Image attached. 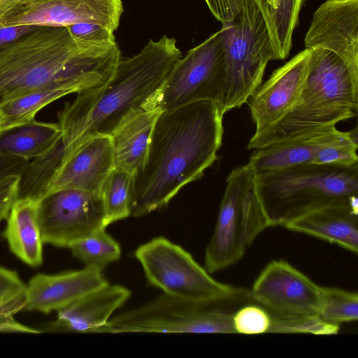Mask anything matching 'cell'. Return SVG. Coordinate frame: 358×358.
I'll return each mask as SVG.
<instances>
[{
	"mask_svg": "<svg viewBox=\"0 0 358 358\" xmlns=\"http://www.w3.org/2000/svg\"><path fill=\"white\" fill-rule=\"evenodd\" d=\"M222 107L201 101L162 112L143 166L134 174L130 216L161 208L217 159L224 134Z\"/></svg>",
	"mask_w": 358,
	"mask_h": 358,
	"instance_id": "1",
	"label": "cell"
},
{
	"mask_svg": "<svg viewBox=\"0 0 358 358\" xmlns=\"http://www.w3.org/2000/svg\"><path fill=\"white\" fill-rule=\"evenodd\" d=\"M120 59L115 41L91 43L66 27H36L0 47V104L53 87L77 94L99 87L113 77Z\"/></svg>",
	"mask_w": 358,
	"mask_h": 358,
	"instance_id": "2",
	"label": "cell"
},
{
	"mask_svg": "<svg viewBox=\"0 0 358 358\" xmlns=\"http://www.w3.org/2000/svg\"><path fill=\"white\" fill-rule=\"evenodd\" d=\"M182 52L176 40L150 39L136 55L120 59L105 85L83 91L57 113L62 163L88 140L110 135L137 112L156 108L158 94Z\"/></svg>",
	"mask_w": 358,
	"mask_h": 358,
	"instance_id": "3",
	"label": "cell"
},
{
	"mask_svg": "<svg viewBox=\"0 0 358 358\" xmlns=\"http://www.w3.org/2000/svg\"><path fill=\"white\" fill-rule=\"evenodd\" d=\"M358 81L334 52L311 50L305 87L296 106L275 123L255 132L248 149L297 138L312 131L355 117Z\"/></svg>",
	"mask_w": 358,
	"mask_h": 358,
	"instance_id": "4",
	"label": "cell"
},
{
	"mask_svg": "<svg viewBox=\"0 0 358 358\" xmlns=\"http://www.w3.org/2000/svg\"><path fill=\"white\" fill-rule=\"evenodd\" d=\"M253 189L269 227H285L314 210L358 201V163L296 164L254 176Z\"/></svg>",
	"mask_w": 358,
	"mask_h": 358,
	"instance_id": "5",
	"label": "cell"
},
{
	"mask_svg": "<svg viewBox=\"0 0 358 358\" xmlns=\"http://www.w3.org/2000/svg\"><path fill=\"white\" fill-rule=\"evenodd\" d=\"M224 113L241 107L262 85L266 67L273 59L269 34L253 0H246L235 20L223 25Z\"/></svg>",
	"mask_w": 358,
	"mask_h": 358,
	"instance_id": "6",
	"label": "cell"
},
{
	"mask_svg": "<svg viewBox=\"0 0 358 358\" xmlns=\"http://www.w3.org/2000/svg\"><path fill=\"white\" fill-rule=\"evenodd\" d=\"M253 172L245 165L227 179L214 232L205 252V267L215 273L238 262L248 248L269 227L253 189Z\"/></svg>",
	"mask_w": 358,
	"mask_h": 358,
	"instance_id": "7",
	"label": "cell"
},
{
	"mask_svg": "<svg viewBox=\"0 0 358 358\" xmlns=\"http://www.w3.org/2000/svg\"><path fill=\"white\" fill-rule=\"evenodd\" d=\"M134 255L148 281L167 295L220 303L236 298L243 292L215 280L187 251L164 237L159 236L141 245Z\"/></svg>",
	"mask_w": 358,
	"mask_h": 358,
	"instance_id": "8",
	"label": "cell"
},
{
	"mask_svg": "<svg viewBox=\"0 0 358 358\" xmlns=\"http://www.w3.org/2000/svg\"><path fill=\"white\" fill-rule=\"evenodd\" d=\"M164 294L110 317L92 333H236L233 314L215 305Z\"/></svg>",
	"mask_w": 358,
	"mask_h": 358,
	"instance_id": "9",
	"label": "cell"
},
{
	"mask_svg": "<svg viewBox=\"0 0 358 358\" xmlns=\"http://www.w3.org/2000/svg\"><path fill=\"white\" fill-rule=\"evenodd\" d=\"M224 96L221 29L176 62L158 94L155 106L161 112L201 101H212L222 107Z\"/></svg>",
	"mask_w": 358,
	"mask_h": 358,
	"instance_id": "10",
	"label": "cell"
},
{
	"mask_svg": "<svg viewBox=\"0 0 358 358\" xmlns=\"http://www.w3.org/2000/svg\"><path fill=\"white\" fill-rule=\"evenodd\" d=\"M39 223L44 243L68 248L108 226L99 194L66 189L39 201Z\"/></svg>",
	"mask_w": 358,
	"mask_h": 358,
	"instance_id": "11",
	"label": "cell"
},
{
	"mask_svg": "<svg viewBox=\"0 0 358 358\" xmlns=\"http://www.w3.org/2000/svg\"><path fill=\"white\" fill-rule=\"evenodd\" d=\"M122 11L121 0H21L0 15V28L92 22L115 31Z\"/></svg>",
	"mask_w": 358,
	"mask_h": 358,
	"instance_id": "12",
	"label": "cell"
},
{
	"mask_svg": "<svg viewBox=\"0 0 358 358\" xmlns=\"http://www.w3.org/2000/svg\"><path fill=\"white\" fill-rule=\"evenodd\" d=\"M320 286L282 259L268 263L248 296L275 313L317 314Z\"/></svg>",
	"mask_w": 358,
	"mask_h": 358,
	"instance_id": "13",
	"label": "cell"
},
{
	"mask_svg": "<svg viewBox=\"0 0 358 358\" xmlns=\"http://www.w3.org/2000/svg\"><path fill=\"white\" fill-rule=\"evenodd\" d=\"M304 45L334 52L358 81V0H327L322 3L313 13Z\"/></svg>",
	"mask_w": 358,
	"mask_h": 358,
	"instance_id": "14",
	"label": "cell"
},
{
	"mask_svg": "<svg viewBox=\"0 0 358 358\" xmlns=\"http://www.w3.org/2000/svg\"><path fill=\"white\" fill-rule=\"evenodd\" d=\"M310 56L311 50L305 48L273 71L249 98L255 132L275 123L296 106L306 85Z\"/></svg>",
	"mask_w": 358,
	"mask_h": 358,
	"instance_id": "15",
	"label": "cell"
},
{
	"mask_svg": "<svg viewBox=\"0 0 358 358\" xmlns=\"http://www.w3.org/2000/svg\"><path fill=\"white\" fill-rule=\"evenodd\" d=\"M113 169L110 137L92 138L62 163L47 185L43 197L66 189L100 194L103 182Z\"/></svg>",
	"mask_w": 358,
	"mask_h": 358,
	"instance_id": "16",
	"label": "cell"
},
{
	"mask_svg": "<svg viewBox=\"0 0 358 358\" xmlns=\"http://www.w3.org/2000/svg\"><path fill=\"white\" fill-rule=\"evenodd\" d=\"M108 282L101 271L85 267L57 274L39 273L26 285L24 310L58 311Z\"/></svg>",
	"mask_w": 358,
	"mask_h": 358,
	"instance_id": "17",
	"label": "cell"
},
{
	"mask_svg": "<svg viewBox=\"0 0 358 358\" xmlns=\"http://www.w3.org/2000/svg\"><path fill=\"white\" fill-rule=\"evenodd\" d=\"M130 295L127 288L107 282L58 310L55 320L38 329L41 333H92L105 324Z\"/></svg>",
	"mask_w": 358,
	"mask_h": 358,
	"instance_id": "18",
	"label": "cell"
},
{
	"mask_svg": "<svg viewBox=\"0 0 358 358\" xmlns=\"http://www.w3.org/2000/svg\"><path fill=\"white\" fill-rule=\"evenodd\" d=\"M342 132L336 125H329L295 139L255 149L246 166L254 176H257L313 162L316 152L336 140Z\"/></svg>",
	"mask_w": 358,
	"mask_h": 358,
	"instance_id": "19",
	"label": "cell"
},
{
	"mask_svg": "<svg viewBox=\"0 0 358 358\" xmlns=\"http://www.w3.org/2000/svg\"><path fill=\"white\" fill-rule=\"evenodd\" d=\"M358 252V201L338 203L314 210L285 227Z\"/></svg>",
	"mask_w": 358,
	"mask_h": 358,
	"instance_id": "20",
	"label": "cell"
},
{
	"mask_svg": "<svg viewBox=\"0 0 358 358\" xmlns=\"http://www.w3.org/2000/svg\"><path fill=\"white\" fill-rule=\"evenodd\" d=\"M39 201L30 198L17 199L6 217V226L3 232L10 250L31 267L41 266L43 259Z\"/></svg>",
	"mask_w": 358,
	"mask_h": 358,
	"instance_id": "21",
	"label": "cell"
},
{
	"mask_svg": "<svg viewBox=\"0 0 358 358\" xmlns=\"http://www.w3.org/2000/svg\"><path fill=\"white\" fill-rule=\"evenodd\" d=\"M162 112L145 109L127 119L111 135L114 168L134 174L143 166L156 120Z\"/></svg>",
	"mask_w": 358,
	"mask_h": 358,
	"instance_id": "22",
	"label": "cell"
},
{
	"mask_svg": "<svg viewBox=\"0 0 358 358\" xmlns=\"http://www.w3.org/2000/svg\"><path fill=\"white\" fill-rule=\"evenodd\" d=\"M267 27L273 59L287 58L306 0H253Z\"/></svg>",
	"mask_w": 358,
	"mask_h": 358,
	"instance_id": "23",
	"label": "cell"
},
{
	"mask_svg": "<svg viewBox=\"0 0 358 358\" xmlns=\"http://www.w3.org/2000/svg\"><path fill=\"white\" fill-rule=\"evenodd\" d=\"M61 138L57 123L36 120L0 131V154L13 155L31 161L45 152Z\"/></svg>",
	"mask_w": 358,
	"mask_h": 358,
	"instance_id": "24",
	"label": "cell"
},
{
	"mask_svg": "<svg viewBox=\"0 0 358 358\" xmlns=\"http://www.w3.org/2000/svg\"><path fill=\"white\" fill-rule=\"evenodd\" d=\"M74 93L67 87H53L31 92L0 104V131L36 120V114L52 102Z\"/></svg>",
	"mask_w": 358,
	"mask_h": 358,
	"instance_id": "25",
	"label": "cell"
},
{
	"mask_svg": "<svg viewBox=\"0 0 358 358\" xmlns=\"http://www.w3.org/2000/svg\"><path fill=\"white\" fill-rule=\"evenodd\" d=\"M134 174L114 168L103 182L100 195L108 225L130 216Z\"/></svg>",
	"mask_w": 358,
	"mask_h": 358,
	"instance_id": "26",
	"label": "cell"
},
{
	"mask_svg": "<svg viewBox=\"0 0 358 358\" xmlns=\"http://www.w3.org/2000/svg\"><path fill=\"white\" fill-rule=\"evenodd\" d=\"M73 257L81 261L85 267L101 271L121 255L119 243L105 229L77 241L70 245Z\"/></svg>",
	"mask_w": 358,
	"mask_h": 358,
	"instance_id": "27",
	"label": "cell"
},
{
	"mask_svg": "<svg viewBox=\"0 0 358 358\" xmlns=\"http://www.w3.org/2000/svg\"><path fill=\"white\" fill-rule=\"evenodd\" d=\"M317 315L325 322L338 325L357 320V293L320 287Z\"/></svg>",
	"mask_w": 358,
	"mask_h": 358,
	"instance_id": "28",
	"label": "cell"
},
{
	"mask_svg": "<svg viewBox=\"0 0 358 358\" xmlns=\"http://www.w3.org/2000/svg\"><path fill=\"white\" fill-rule=\"evenodd\" d=\"M269 313L271 325L268 333L333 335L337 334L340 329V325L327 322L315 313Z\"/></svg>",
	"mask_w": 358,
	"mask_h": 358,
	"instance_id": "29",
	"label": "cell"
},
{
	"mask_svg": "<svg viewBox=\"0 0 358 358\" xmlns=\"http://www.w3.org/2000/svg\"><path fill=\"white\" fill-rule=\"evenodd\" d=\"M357 130L344 132L334 141L321 148L313 163L350 166L358 163Z\"/></svg>",
	"mask_w": 358,
	"mask_h": 358,
	"instance_id": "30",
	"label": "cell"
},
{
	"mask_svg": "<svg viewBox=\"0 0 358 358\" xmlns=\"http://www.w3.org/2000/svg\"><path fill=\"white\" fill-rule=\"evenodd\" d=\"M233 324L236 333L248 335L268 333L271 315L262 306H246L233 314Z\"/></svg>",
	"mask_w": 358,
	"mask_h": 358,
	"instance_id": "31",
	"label": "cell"
},
{
	"mask_svg": "<svg viewBox=\"0 0 358 358\" xmlns=\"http://www.w3.org/2000/svg\"><path fill=\"white\" fill-rule=\"evenodd\" d=\"M25 306V295L13 301L0 304V333L38 334L41 332L38 329L26 326L15 320V315Z\"/></svg>",
	"mask_w": 358,
	"mask_h": 358,
	"instance_id": "32",
	"label": "cell"
},
{
	"mask_svg": "<svg viewBox=\"0 0 358 358\" xmlns=\"http://www.w3.org/2000/svg\"><path fill=\"white\" fill-rule=\"evenodd\" d=\"M76 38L91 43H108L115 41L114 31L102 24L80 22L66 27Z\"/></svg>",
	"mask_w": 358,
	"mask_h": 358,
	"instance_id": "33",
	"label": "cell"
},
{
	"mask_svg": "<svg viewBox=\"0 0 358 358\" xmlns=\"http://www.w3.org/2000/svg\"><path fill=\"white\" fill-rule=\"evenodd\" d=\"M25 289L17 272L0 266V304L24 295Z\"/></svg>",
	"mask_w": 358,
	"mask_h": 358,
	"instance_id": "34",
	"label": "cell"
},
{
	"mask_svg": "<svg viewBox=\"0 0 358 358\" xmlns=\"http://www.w3.org/2000/svg\"><path fill=\"white\" fill-rule=\"evenodd\" d=\"M213 16L223 25L231 24L243 10L246 0H205Z\"/></svg>",
	"mask_w": 358,
	"mask_h": 358,
	"instance_id": "35",
	"label": "cell"
},
{
	"mask_svg": "<svg viewBox=\"0 0 358 358\" xmlns=\"http://www.w3.org/2000/svg\"><path fill=\"white\" fill-rule=\"evenodd\" d=\"M21 175H11L0 182V222L6 219L17 199Z\"/></svg>",
	"mask_w": 358,
	"mask_h": 358,
	"instance_id": "36",
	"label": "cell"
},
{
	"mask_svg": "<svg viewBox=\"0 0 358 358\" xmlns=\"http://www.w3.org/2000/svg\"><path fill=\"white\" fill-rule=\"evenodd\" d=\"M29 161L22 158L0 154V182L11 175H22Z\"/></svg>",
	"mask_w": 358,
	"mask_h": 358,
	"instance_id": "37",
	"label": "cell"
},
{
	"mask_svg": "<svg viewBox=\"0 0 358 358\" xmlns=\"http://www.w3.org/2000/svg\"><path fill=\"white\" fill-rule=\"evenodd\" d=\"M36 27V26L23 25L0 28V47L17 40Z\"/></svg>",
	"mask_w": 358,
	"mask_h": 358,
	"instance_id": "38",
	"label": "cell"
}]
</instances>
